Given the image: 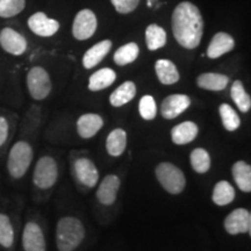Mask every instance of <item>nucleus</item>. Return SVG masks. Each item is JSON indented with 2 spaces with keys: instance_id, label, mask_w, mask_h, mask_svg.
<instances>
[{
  "instance_id": "obj_19",
  "label": "nucleus",
  "mask_w": 251,
  "mask_h": 251,
  "mask_svg": "<svg viewBox=\"0 0 251 251\" xmlns=\"http://www.w3.org/2000/svg\"><path fill=\"white\" fill-rule=\"evenodd\" d=\"M230 78L227 75L216 74V72H205L199 75L197 78V85L200 89L206 91L219 92L227 89Z\"/></svg>"
},
{
  "instance_id": "obj_13",
  "label": "nucleus",
  "mask_w": 251,
  "mask_h": 251,
  "mask_svg": "<svg viewBox=\"0 0 251 251\" xmlns=\"http://www.w3.org/2000/svg\"><path fill=\"white\" fill-rule=\"evenodd\" d=\"M121 186V180L117 175H107L100 181L96 197L99 203L103 206H112L117 201L118 193Z\"/></svg>"
},
{
  "instance_id": "obj_6",
  "label": "nucleus",
  "mask_w": 251,
  "mask_h": 251,
  "mask_svg": "<svg viewBox=\"0 0 251 251\" xmlns=\"http://www.w3.org/2000/svg\"><path fill=\"white\" fill-rule=\"evenodd\" d=\"M27 89L31 99L36 101H42L51 93L52 84L48 71L42 67H33L28 71L27 78Z\"/></svg>"
},
{
  "instance_id": "obj_33",
  "label": "nucleus",
  "mask_w": 251,
  "mask_h": 251,
  "mask_svg": "<svg viewBox=\"0 0 251 251\" xmlns=\"http://www.w3.org/2000/svg\"><path fill=\"white\" fill-rule=\"evenodd\" d=\"M25 7L26 0H0V18H13L20 14Z\"/></svg>"
},
{
  "instance_id": "obj_29",
  "label": "nucleus",
  "mask_w": 251,
  "mask_h": 251,
  "mask_svg": "<svg viewBox=\"0 0 251 251\" xmlns=\"http://www.w3.org/2000/svg\"><path fill=\"white\" fill-rule=\"evenodd\" d=\"M219 114L224 128L229 133H234L241 127V118L237 112L229 103H221L219 107Z\"/></svg>"
},
{
  "instance_id": "obj_16",
  "label": "nucleus",
  "mask_w": 251,
  "mask_h": 251,
  "mask_svg": "<svg viewBox=\"0 0 251 251\" xmlns=\"http://www.w3.org/2000/svg\"><path fill=\"white\" fill-rule=\"evenodd\" d=\"M199 135V127L193 121H183L176 125L170 131L172 143L176 146H186L193 142Z\"/></svg>"
},
{
  "instance_id": "obj_14",
  "label": "nucleus",
  "mask_w": 251,
  "mask_h": 251,
  "mask_svg": "<svg viewBox=\"0 0 251 251\" xmlns=\"http://www.w3.org/2000/svg\"><path fill=\"white\" fill-rule=\"evenodd\" d=\"M28 27L34 34L41 37L54 36L59 29V23L48 18L43 12H36L28 19Z\"/></svg>"
},
{
  "instance_id": "obj_28",
  "label": "nucleus",
  "mask_w": 251,
  "mask_h": 251,
  "mask_svg": "<svg viewBox=\"0 0 251 251\" xmlns=\"http://www.w3.org/2000/svg\"><path fill=\"white\" fill-rule=\"evenodd\" d=\"M140 54V48L139 46L135 42H129L127 45L121 46L117 51L114 52L113 59L114 63L119 67H126V65H129L131 63L136 61Z\"/></svg>"
},
{
  "instance_id": "obj_12",
  "label": "nucleus",
  "mask_w": 251,
  "mask_h": 251,
  "mask_svg": "<svg viewBox=\"0 0 251 251\" xmlns=\"http://www.w3.org/2000/svg\"><path fill=\"white\" fill-rule=\"evenodd\" d=\"M74 171L78 181L87 188H92L99 181V171L96 164L87 157H80L74 164Z\"/></svg>"
},
{
  "instance_id": "obj_17",
  "label": "nucleus",
  "mask_w": 251,
  "mask_h": 251,
  "mask_svg": "<svg viewBox=\"0 0 251 251\" xmlns=\"http://www.w3.org/2000/svg\"><path fill=\"white\" fill-rule=\"evenodd\" d=\"M235 48V41L229 34L219 31L216 33L207 48V57L211 59L220 58Z\"/></svg>"
},
{
  "instance_id": "obj_5",
  "label": "nucleus",
  "mask_w": 251,
  "mask_h": 251,
  "mask_svg": "<svg viewBox=\"0 0 251 251\" xmlns=\"http://www.w3.org/2000/svg\"><path fill=\"white\" fill-rule=\"evenodd\" d=\"M58 180V164L51 156H42L34 166L33 184L39 190H49Z\"/></svg>"
},
{
  "instance_id": "obj_8",
  "label": "nucleus",
  "mask_w": 251,
  "mask_h": 251,
  "mask_svg": "<svg viewBox=\"0 0 251 251\" xmlns=\"http://www.w3.org/2000/svg\"><path fill=\"white\" fill-rule=\"evenodd\" d=\"M97 27H98V20L94 12L89 8L81 9L75 18L74 25H72V34L76 40L85 41L94 35Z\"/></svg>"
},
{
  "instance_id": "obj_20",
  "label": "nucleus",
  "mask_w": 251,
  "mask_h": 251,
  "mask_svg": "<svg viewBox=\"0 0 251 251\" xmlns=\"http://www.w3.org/2000/svg\"><path fill=\"white\" fill-rule=\"evenodd\" d=\"M127 131L122 128H115L106 137V151L112 157H120L127 149Z\"/></svg>"
},
{
  "instance_id": "obj_2",
  "label": "nucleus",
  "mask_w": 251,
  "mask_h": 251,
  "mask_svg": "<svg viewBox=\"0 0 251 251\" xmlns=\"http://www.w3.org/2000/svg\"><path fill=\"white\" fill-rule=\"evenodd\" d=\"M85 227L75 216H63L56 225V246L58 251H75L85 238Z\"/></svg>"
},
{
  "instance_id": "obj_25",
  "label": "nucleus",
  "mask_w": 251,
  "mask_h": 251,
  "mask_svg": "<svg viewBox=\"0 0 251 251\" xmlns=\"http://www.w3.org/2000/svg\"><path fill=\"white\" fill-rule=\"evenodd\" d=\"M235 197H236L235 188L229 181L220 180L214 185L212 193V201L216 206L224 207L230 205L235 200Z\"/></svg>"
},
{
  "instance_id": "obj_1",
  "label": "nucleus",
  "mask_w": 251,
  "mask_h": 251,
  "mask_svg": "<svg viewBox=\"0 0 251 251\" xmlns=\"http://www.w3.org/2000/svg\"><path fill=\"white\" fill-rule=\"evenodd\" d=\"M172 33L178 45L185 49H196L201 42L203 20L200 9L190 1L176 6L171 18Z\"/></svg>"
},
{
  "instance_id": "obj_32",
  "label": "nucleus",
  "mask_w": 251,
  "mask_h": 251,
  "mask_svg": "<svg viewBox=\"0 0 251 251\" xmlns=\"http://www.w3.org/2000/svg\"><path fill=\"white\" fill-rule=\"evenodd\" d=\"M157 103L156 100L150 94H146L139 101V113L140 117L146 121H152L157 117Z\"/></svg>"
},
{
  "instance_id": "obj_21",
  "label": "nucleus",
  "mask_w": 251,
  "mask_h": 251,
  "mask_svg": "<svg viewBox=\"0 0 251 251\" xmlns=\"http://www.w3.org/2000/svg\"><path fill=\"white\" fill-rule=\"evenodd\" d=\"M155 71L157 78L163 85H174L180 79L179 71L170 59H158L155 63Z\"/></svg>"
},
{
  "instance_id": "obj_22",
  "label": "nucleus",
  "mask_w": 251,
  "mask_h": 251,
  "mask_svg": "<svg viewBox=\"0 0 251 251\" xmlns=\"http://www.w3.org/2000/svg\"><path fill=\"white\" fill-rule=\"evenodd\" d=\"M231 176L237 188L244 193L251 192V165L246 161H236L231 166Z\"/></svg>"
},
{
  "instance_id": "obj_10",
  "label": "nucleus",
  "mask_w": 251,
  "mask_h": 251,
  "mask_svg": "<svg viewBox=\"0 0 251 251\" xmlns=\"http://www.w3.org/2000/svg\"><path fill=\"white\" fill-rule=\"evenodd\" d=\"M0 47L9 55L21 56L26 52L28 43L26 37L11 27L2 28L0 31Z\"/></svg>"
},
{
  "instance_id": "obj_11",
  "label": "nucleus",
  "mask_w": 251,
  "mask_h": 251,
  "mask_svg": "<svg viewBox=\"0 0 251 251\" xmlns=\"http://www.w3.org/2000/svg\"><path fill=\"white\" fill-rule=\"evenodd\" d=\"M191 106V98L187 94L175 93L163 99L161 103V115L166 120H174Z\"/></svg>"
},
{
  "instance_id": "obj_26",
  "label": "nucleus",
  "mask_w": 251,
  "mask_h": 251,
  "mask_svg": "<svg viewBox=\"0 0 251 251\" xmlns=\"http://www.w3.org/2000/svg\"><path fill=\"white\" fill-rule=\"evenodd\" d=\"M190 164L194 172L199 175H205L212 168L211 155L206 149L194 148L190 153Z\"/></svg>"
},
{
  "instance_id": "obj_31",
  "label": "nucleus",
  "mask_w": 251,
  "mask_h": 251,
  "mask_svg": "<svg viewBox=\"0 0 251 251\" xmlns=\"http://www.w3.org/2000/svg\"><path fill=\"white\" fill-rule=\"evenodd\" d=\"M14 227L12 220L6 213L0 212V246L9 249L14 244Z\"/></svg>"
},
{
  "instance_id": "obj_15",
  "label": "nucleus",
  "mask_w": 251,
  "mask_h": 251,
  "mask_svg": "<svg viewBox=\"0 0 251 251\" xmlns=\"http://www.w3.org/2000/svg\"><path fill=\"white\" fill-rule=\"evenodd\" d=\"M103 127V119L97 113H85L78 118L77 133L83 140H90L96 136Z\"/></svg>"
},
{
  "instance_id": "obj_30",
  "label": "nucleus",
  "mask_w": 251,
  "mask_h": 251,
  "mask_svg": "<svg viewBox=\"0 0 251 251\" xmlns=\"http://www.w3.org/2000/svg\"><path fill=\"white\" fill-rule=\"evenodd\" d=\"M146 43L150 51L163 48L166 45L165 30L156 24L149 25L146 29Z\"/></svg>"
},
{
  "instance_id": "obj_27",
  "label": "nucleus",
  "mask_w": 251,
  "mask_h": 251,
  "mask_svg": "<svg viewBox=\"0 0 251 251\" xmlns=\"http://www.w3.org/2000/svg\"><path fill=\"white\" fill-rule=\"evenodd\" d=\"M230 97L241 113H248L251 109V98L244 89L241 80H235L230 87Z\"/></svg>"
},
{
  "instance_id": "obj_3",
  "label": "nucleus",
  "mask_w": 251,
  "mask_h": 251,
  "mask_svg": "<svg viewBox=\"0 0 251 251\" xmlns=\"http://www.w3.org/2000/svg\"><path fill=\"white\" fill-rule=\"evenodd\" d=\"M34 158V149L29 142L25 140L17 141L9 149L7 155V172L12 179L24 178L29 170Z\"/></svg>"
},
{
  "instance_id": "obj_7",
  "label": "nucleus",
  "mask_w": 251,
  "mask_h": 251,
  "mask_svg": "<svg viewBox=\"0 0 251 251\" xmlns=\"http://www.w3.org/2000/svg\"><path fill=\"white\" fill-rule=\"evenodd\" d=\"M225 230L231 236L240 234L251 235V213L249 209L238 207L226 216L224 222Z\"/></svg>"
},
{
  "instance_id": "obj_36",
  "label": "nucleus",
  "mask_w": 251,
  "mask_h": 251,
  "mask_svg": "<svg viewBox=\"0 0 251 251\" xmlns=\"http://www.w3.org/2000/svg\"><path fill=\"white\" fill-rule=\"evenodd\" d=\"M157 2V0H148V6L149 7H153V5H155Z\"/></svg>"
},
{
  "instance_id": "obj_24",
  "label": "nucleus",
  "mask_w": 251,
  "mask_h": 251,
  "mask_svg": "<svg viewBox=\"0 0 251 251\" xmlns=\"http://www.w3.org/2000/svg\"><path fill=\"white\" fill-rule=\"evenodd\" d=\"M137 89L134 81L127 80L122 83L120 86L117 87L109 96V103L113 107H122V106L127 105L136 96Z\"/></svg>"
},
{
  "instance_id": "obj_35",
  "label": "nucleus",
  "mask_w": 251,
  "mask_h": 251,
  "mask_svg": "<svg viewBox=\"0 0 251 251\" xmlns=\"http://www.w3.org/2000/svg\"><path fill=\"white\" fill-rule=\"evenodd\" d=\"M11 136V124L5 115H0V149L8 142Z\"/></svg>"
},
{
  "instance_id": "obj_18",
  "label": "nucleus",
  "mask_w": 251,
  "mask_h": 251,
  "mask_svg": "<svg viewBox=\"0 0 251 251\" xmlns=\"http://www.w3.org/2000/svg\"><path fill=\"white\" fill-rule=\"evenodd\" d=\"M112 41L103 40L91 47L83 56L84 68L90 70V69L97 67L108 55V52L112 49Z\"/></svg>"
},
{
  "instance_id": "obj_9",
  "label": "nucleus",
  "mask_w": 251,
  "mask_h": 251,
  "mask_svg": "<svg viewBox=\"0 0 251 251\" xmlns=\"http://www.w3.org/2000/svg\"><path fill=\"white\" fill-rule=\"evenodd\" d=\"M24 251H47V241L41 226L35 221H28L23 230Z\"/></svg>"
},
{
  "instance_id": "obj_4",
  "label": "nucleus",
  "mask_w": 251,
  "mask_h": 251,
  "mask_svg": "<svg viewBox=\"0 0 251 251\" xmlns=\"http://www.w3.org/2000/svg\"><path fill=\"white\" fill-rule=\"evenodd\" d=\"M155 176L163 190L177 196L186 187V177L180 168L170 162H161L155 168Z\"/></svg>"
},
{
  "instance_id": "obj_34",
  "label": "nucleus",
  "mask_w": 251,
  "mask_h": 251,
  "mask_svg": "<svg viewBox=\"0 0 251 251\" xmlns=\"http://www.w3.org/2000/svg\"><path fill=\"white\" fill-rule=\"evenodd\" d=\"M112 5L121 14H128L134 12L140 4V0H111Z\"/></svg>"
},
{
  "instance_id": "obj_23",
  "label": "nucleus",
  "mask_w": 251,
  "mask_h": 251,
  "mask_svg": "<svg viewBox=\"0 0 251 251\" xmlns=\"http://www.w3.org/2000/svg\"><path fill=\"white\" fill-rule=\"evenodd\" d=\"M115 80H117V72L111 68H102L91 75L87 87L91 92H98L113 85Z\"/></svg>"
}]
</instances>
